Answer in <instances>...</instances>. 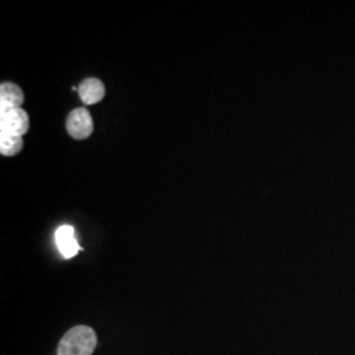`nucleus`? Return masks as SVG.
I'll return each mask as SVG.
<instances>
[{
  "instance_id": "nucleus-4",
  "label": "nucleus",
  "mask_w": 355,
  "mask_h": 355,
  "mask_svg": "<svg viewBox=\"0 0 355 355\" xmlns=\"http://www.w3.org/2000/svg\"><path fill=\"white\" fill-rule=\"evenodd\" d=\"M24 103V92L17 85L3 82L0 86V114L21 108Z\"/></svg>"
},
{
  "instance_id": "nucleus-7",
  "label": "nucleus",
  "mask_w": 355,
  "mask_h": 355,
  "mask_svg": "<svg viewBox=\"0 0 355 355\" xmlns=\"http://www.w3.org/2000/svg\"><path fill=\"white\" fill-rule=\"evenodd\" d=\"M23 146H24L23 137L0 132V153H1V155L13 157L21 152Z\"/></svg>"
},
{
  "instance_id": "nucleus-5",
  "label": "nucleus",
  "mask_w": 355,
  "mask_h": 355,
  "mask_svg": "<svg viewBox=\"0 0 355 355\" xmlns=\"http://www.w3.org/2000/svg\"><path fill=\"white\" fill-rule=\"evenodd\" d=\"M82 102L87 105L101 102L105 95V87L98 78H89L83 80L78 89Z\"/></svg>"
},
{
  "instance_id": "nucleus-6",
  "label": "nucleus",
  "mask_w": 355,
  "mask_h": 355,
  "mask_svg": "<svg viewBox=\"0 0 355 355\" xmlns=\"http://www.w3.org/2000/svg\"><path fill=\"white\" fill-rule=\"evenodd\" d=\"M55 242L64 258H73L79 252V245L74 237V228L70 225H62L55 232Z\"/></svg>"
},
{
  "instance_id": "nucleus-2",
  "label": "nucleus",
  "mask_w": 355,
  "mask_h": 355,
  "mask_svg": "<svg viewBox=\"0 0 355 355\" xmlns=\"http://www.w3.org/2000/svg\"><path fill=\"white\" fill-rule=\"evenodd\" d=\"M66 128L69 135L76 140H86L92 135L94 123L89 111L86 108H76L69 114Z\"/></svg>"
},
{
  "instance_id": "nucleus-1",
  "label": "nucleus",
  "mask_w": 355,
  "mask_h": 355,
  "mask_svg": "<svg viewBox=\"0 0 355 355\" xmlns=\"http://www.w3.org/2000/svg\"><path fill=\"white\" fill-rule=\"evenodd\" d=\"M98 345L96 333L86 325L69 330L58 345V355H92Z\"/></svg>"
},
{
  "instance_id": "nucleus-3",
  "label": "nucleus",
  "mask_w": 355,
  "mask_h": 355,
  "mask_svg": "<svg viewBox=\"0 0 355 355\" xmlns=\"http://www.w3.org/2000/svg\"><path fill=\"white\" fill-rule=\"evenodd\" d=\"M29 130V116L23 108L0 114V132L23 137Z\"/></svg>"
}]
</instances>
